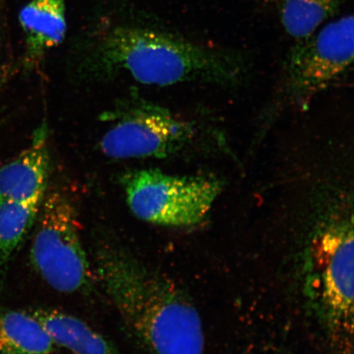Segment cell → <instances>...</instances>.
Listing matches in <instances>:
<instances>
[{
	"mask_svg": "<svg viewBox=\"0 0 354 354\" xmlns=\"http://www.w3.org/2000/svg\"><path fill=\"white\" fill-rule=\"evenodd\" d=\"M30 260L43 280L64 294L90 290V265L80 237L76 207L64 192L44 196L37 216Z\"/></svg>",
	"mask_w": 354,
	"mask_h": 354,
	"instance_id": "4",
	"label": "cell"
},
{
	"mask_svg": "<svg viewBox=\"0 0 354 354\" xmlns=\"http://www.w3.org/2000/svg\"><path fill=\"white\" fill-rule=\"evenodd\" d=\"M44 197L28 201L0 198V265L10 259L32 228Z\"/></svg>",
	"mask_w": 354,
	"mask_h": 354,
	"instance_id": "13",
	"label": "cell"
},
{
	"mask_svg": "<svg viewBox=\"0 0 354 354\" xmlns=\"http://www.w3.org/2000/svg\"><path fill=\"white\" fill-rule=\"evenodd\" d=\"M55 343L32 313L0 311V354H50Z\"/></svg>",
	"mask_w": 354,
	"mask_h": 354,
	"instance_id": "11",
	"label": "cell"
},
{
	"mask_svg": "<svg viewBox=\"0 0 354 354\" xmlns=\"http://www.w3.org/2000/svg\"><path fill=\"white\" fill-rule=\"evenodd\" d=\"M80 59L81 73L91 77L124 74L156 86L185 82L236 85L249 66L238 53L203 46L159 26L129 21L93 34Z\"/></svg>",
	"mask_w": 354,
	"mask_h": 354,
	"instance_id": "1",
	"label": "cell"
},
{
	"mask_svg": "<svg viewBox=\"0 0 354 354\" xmlns=\"http://www.w3.org/2000/svg\"><path fill=\"white\" fill-rule=\"evenodd\" d=\"M102 118L108 127L100 147L110 158H165L183 150L196 136L192 122L142 100L118 105Z\"/></svg>",
	"mask_w": 354,
	"mask_h": 354,
	"instance_id": "6",
	"label": "cell"
},
{
	"mask_svg": "<svg viewBox=\"0 0 354 354\" xmlns=\"http://www.w3.org/2000/svg\"><path fill=\"white\" fill-rule=\"evenodd\" d=\"M354 19L345 15L321 26L291 48L272 110L306 109L351 68L354 55Z\"/></svg>",
	"mask_w": 354,
	"mask_h": 354,
	"instance_id": "3",
	"label": "cell"
},
{
	"mask_svg": "<svg viewBox=\"0 0 354 354\" xmlns=\"http://www.w3.org/2000/svg\"><path fill=\"white\" fill-rule=\"evenodd\" d=\"M41 322L55 344L73 354H121L114 345L79 318L54 309H37Z\"/></svg>",
	"mask_w": 354,
	"mask_h": 354,
	"instance_id": "10",
	"label": "cell"
},
{
	"mask_svg": "<svg viewBox=\"0 0 354 354\" xmlns=\"http://www.w3.org/2000/svg\"><path fill=\"white\" fill-rule=\"evenodd\" d=\"M96 272L128 330L150 354H203L198 313L169 278L118 243H95Z\"/></svg>",
	"mask_w": 354,
	"mask_h": 354,
	"instance_id": "2",
	"label": "cell"
},
{
	"mask_svg": "<svg viewBox=\"0 0 354 354\" xmlns=\"http://www.w3.org/2000/svg\"><path fill=\"white\" fill-rule=\"evenodd\" d=\"M122 184L137 218L175 227L201 223L223 189L216 177L175 176L152 168L130 172Z\"/></svg>",
	"mask_w": 354,
	"mask_h": 354,
	"instance_id": "5",
	"label": "cell"
},
{
	"mask_svg": "<svg viewBox=\"0 0 354 354\" xmlns=\"http://www.w3.org/2000/svg\"><path fill=\"white\" fill-rule=\"evenodd\" d=\"M320 287L332 328L352 335L353 321V220L332 224L320 236Z\"/></svg>",
	"mask_w": 354,
	"mask_h": 354,
	"instance_id": "7",
	"label": "cell"
},
{
	"mask_svg": "<svg viewBox=\"0 0 354 354\" xmlns=\"http://www.w3.org/2000/svg\"><path fill=\"white\" fill-rule=\"evenodd\" d=\"M2 33V12L1 7H0V37H1Z\"/></svg>",
	"mask_w": 354,
	"mask_h": 354,
	"instance_id": "14",
	"label": "cell"
},
{
	"mask_svg": "<svg viewBox=\"0 0 354 354\" xmlns=\"http://www.w3.org/2000/svg\"><path fill=\"white\" fill-rule=\"evenodd\" d=\"M348 0H278L279 19L295 41L334 19Z\"/></svg>",
	"mask_w": 354,
	"mask_h": 354,
	"instance_id": "12",
	"label": "cell"
},
{
	"mask_svg": "<svg viewBox=\"0 0 354 354\" xmlns=\"http://www.w3.org/2000/svg\"><path fill=\"white\" fill-rule=\"evenodd\" d=\"M66 0H32L21 8L19 21L25 39L24 65L32 70L48 52L64 41Z\"/></svg>",
	"mask_w": 354,
	"mask_h": 354,
	"instance_id": "9",
	"label": "cell"
},
{
	"mask_svg": "<svg viewBox=\"0 0 354 354\" xmlns=\"http://www.w3.org/2000/svg\"><path fill=\"white\" fill-rule=\"evenodd\" d=\"M1 81H2V79L0 78V88H1L2 87V83H1Z\"/></svg>",
	"mask_w": 354,
	"mask_h": 354,
	"instance_id": "15",
	"label": "cell"
},
{
	"mask_svg": "<svg viewBox=\"0 0 354 354\" xmlns=\"http://www.w3.org/2000/svg\"><path fill=\"white\" fill-rule=\"evenodd\" d=\"M48 135L43 124L28 147L0 168V198L28 201L46 196L50 169Z\"/></svg>",
	"mask_w": 354,
	"mask_h": 354,
	"instance_id": "8",
	"label": "cell"
}]
</instances>
